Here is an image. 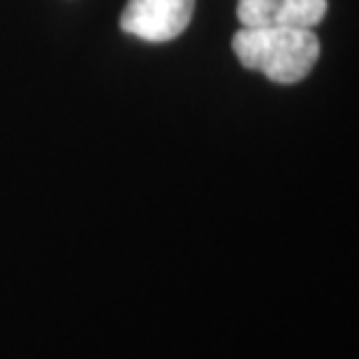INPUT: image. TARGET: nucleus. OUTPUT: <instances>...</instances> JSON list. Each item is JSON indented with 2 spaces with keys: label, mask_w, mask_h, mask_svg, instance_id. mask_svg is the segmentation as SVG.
Returning <instances> with one entry per match:
<instances>
[{
  "label": "nucleus",
  "mask_w": 359,
  "mask_h": 359,
  "mask_svg": "<svg viewBox=\"0 0 359 359\" xmlns=\"http://www.w3.org/2000/svg\"><path fill=\"white\" fill-rule=\"evenodd\" d=\"M232 49L243 67L262 72L276 83L306 79L320 58V40L309 28H241L236 30Z\"/></svg>",
  "instance_id": "nucleus-1"
},
{
  "label": "nucleus",
  "mask_w": 359,
  "mask_h": 359,
  "mask_svg": "<svg viewBox=\"0 0 359 359\" xmlns=\"http://www.w3.org/2000/svg\"><path fill=\"white\" fill-rule=\"evenodd\" d=\"M195 0H128L121 28L147 42H170L188 28Z\"/></svg>",
  "instance_id": "nucleus-2"
},
{
  "label": "nucleus",
  "mask_w": 359,
  "mask_h": 359,
  "mask_svg": "<svg viewBox=\"0 0 359 359\" xmlns=\"http://www.w3.org/2000/svg\"><path fill=\"white\" fill-rule=\"evenodd\" d=\"M327 14V0H239L236 19L241 28L287 26L313 30Z\"/></svg>",
  "instance_id": "nucleus-3"
}]
</instances>
